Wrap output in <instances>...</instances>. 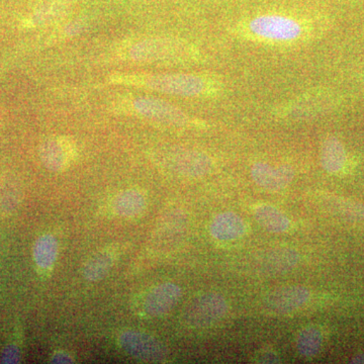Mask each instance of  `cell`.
I'll return each mask as SVG.
<instances>
[{"label":"cell","instance_id":"obj_17","mask_svg":"<svg viewBox=\"0 0 364 364\" xmlns=\"http://www.w3.org/2000/svg\"><path fill=\"white\" fill-rule=\"evenodd\" d=\"M146 198L138 191H127L117 196L112 208L114 214L124 219H134L142 215L146 208Z\"/></svg>","mask_w":364,"mask_h":364},{"label":"cell","instance_id":"obj_9","mask_svg":"<svg viewBox=\"0 0 364 364\" xmlns=\"http://www.w3.org/2000/svg\"><path fill=\"white\" fill-rule=\"evenodd\" d=\"M310 296V291L305 287H286L270 294L265 304L272 312L291 313L305 306Z\"/></svg>","mask_w":364,"mask_h":364},{"label":"cell","instance_id":"obj_26","mask_svg":"<svg viewBox=\"0 0 364 364\" xmlns=\"http://www.w3.org/2000/svg\"><path fill=\"white\" fill-rule=\"evenodd\" d=\"M351 363H364V353L358 354L351 360Z\"/></svg>","mask_w":364,"mask_h":364},{"label":"cell","instance_id":"obj_10","mask_svg":"<svg viewBox=\"0 0 364 364\" xmlns=\"http://www.w3.org/2000/svg\"><path fill=\"white\" fill-rule=\"evenodd\" d=\"M170 160L172 168L184 176L202 177L213 168L212 158L198 151H177Z\"/></svg>","mask_w":364,"mask_h":364},{"label":"cell","instance_id":"obj_4","mask_svg":"<svg viewBox=\"0 0 364 364\" xmlns=\"http://www.w3.org/2000/svg\"><path fill=\"white\" fill-rule=\"evenodd\" d=\"M228 308L227 301L221 294H203L188 306L184 313V320L195 328L207 327L224 317Z\"/></svg>","mask_w":364,"mask_h":364},{"label":"cell","instance_id":"obj_18","mask_svg":"<svg viewBox=\"0 0 364 364\" xmlns=\"http://www.w3.org/2000/svg\"><path fill=\"white\" fill-rule=\"evenodd\" d=\"M33 260L40 269L49 272L54 267L58 257V242L53 235L46 234L41 236L33 250Z\"/></svg>","mask_w":364,"mask_h":364},{"label":"cell","instance_id":"obj_6","mask_svg":"<svg viewBox=\"0 0 364 364\" xmlns=\"http://www.w3.org/2000/svg\"><path fill=\"white\" fill-rule=\"evenodd\" d=\"M181 298V287L174 284H159L151 289L143 301V310L150 317H161L170 312Z\"/></svg>","mask_w":364,"mask_h":364},{"label":"cell","instance_id":"obj_14","mask_svg":"<svg viewBox=\"0 0 364 364\" xmlns=\"http://www.w3.org/2000/svg\"><path fill=\"white\" fill-rule=\"evenodd\" d=\"M76 0H44L26 20L28 26L48 25L63 16Z\"/></svg>","mask_w":364,"mask_h":364},{"label":"cell","instance_id":"obj_13","mask_svg":"<svg viewBox=\"0 0 364 364\" xmlns=\"http://www.w3.org/2000/svg\"><path fill=\"white\" fill-rule=\"evenodd\" d=\"M246 232V224L240 215L232 212L215 215L210 223V233L219 241H234Z\"/></svg>","mask_w":364,"mask_h":364},{"label":"cell","instance_id":"obj_11","mask_svg":"<svg viewBox=\"0 0 364 364\" xmlns=\"http://www.w3.org/2000/svg\"><path fill=\"white\" fill-rule=\"evenodd\" d=\"M41 157L48 168L53 171H62L68 167L75 157L72 143L65 139L47 141L41 148Z\"/></svg>","mask_w":364,"mask_h":364},{"label":"cell","instance_id":"obj_20","mask_svg":"<svg viewBox=\"0 0 364 364\" xmlns=\"http://www.w3.org/2000/svg\"><path fill=\"white\" fill-rule=\"evenodd\" d=\"M116 261V253L112 250L100 251L90 257L83 267V275L90 282H98L109 274Z\"/></svg>","mask_w":364,"mask_h":364},{"label":"cell","instance_id":"obj_8","mask_svg":"<svg viewBox=\"0 0 364 364\" xmlns=\"http://www.w3.org/2000/svg\"><path fill=\"white\" fill-rule=\"evenodd\" d=\"M140 105L144 116L158 123L178 128L196 124L195 119H191L186 112L162 100H143L140 102Z\"/></svg>","mask_w":364,"mask_h":364},{"label":"cell","instance_id":"obj_12","mask_svg":"<svg viewBox=\"0 0 364 364\" xmlns=\"http://www.w3.org/2000/svg\"><path fill=\"white\" fill-rule=\"evenodd\" d=\"M324 109V95L320 91L305 93L289 102L286 107H282L280 114L282 117L289 119H310Z\"/></svg>","mask_w":364,"mask_h":364},{"label":"cell","instance_id":"obj_3","mask_svg":"<svg viewBox=\"0 0 364 364\" xmlns=\"http://www.w3.org/2000/svg\"><path fill=\"white\" fill-rule=\"evenodd\" d=\"M198 58V50L181 39L157 38L144 41L138 47L139 61L148 63L184 64Z\"/></svg>","mask_w":364,"mask_h":364},{"label":"cell","instance_id":"obj_25","mask_svg":"<svg viewBox=\"0 0 364 364\" xmlns=\"http://www.w3.org/2000/svg\"><path fill=\"white\" fill-rule=\"evenodd\" d=\"M259 363H279V358H277V355L274 354L270 353L268 352L267 355L263 356L262 358H260Z\"/></svg>","mask_w":364,"mask_h":364},{"label":"cell","instance_id":"obj_5","mask_svg":"<svg viewBox=\"0 0 364 364\" xmlns=\"http://www.w3.org/2000/svg\"><path fill=\"white\" fill-rule=\"evenodd\" d=\"M122 349L134 358L144 361H161L165 349L154 337L138 331H126L119 336Z\"/></svg>","mask_w":364,"mask_h":364},{"label":"cell","instance_id":"obj_1","mask_svg":"<svg viewBox=\"0 0 364 364\" xmlns=\"http://www.w3.org/2000/svg\"><path fill=\"white\" fill-rule=\"evenodd\" d=\"M238 33L255 42L267 44H291L308 39L311 23L293 14L267 13L242 21Z\"/></svg>","mask_w":364,"mask_h":364},{"label":"cell","instance_id":"obj_24","mask_svg":"<svg viewBox=\"0 0 364 364\" xmlns=\"http://www.w3.org/2000/svg\"><path fill=\"white\" fill-rule=\"evenodd\" d=\"M52 363H73V359L68 354L64 353V352H58L55 353L51 359Z\"/></svg>","mask_w":364,"mask_h":364},{"label":"cell","instance_id":"obj_7","mask_svg":"<svg viewBox=\"0 0 364 364\" xmlns=\"http://www.w3.org/2000/svg\"><path fill=\"white\" fill-rule=\"evenodd\" d=\"M251 176L260 188L269 191H279L293 181L294 171L289 165L274 167L268 163L257 162L251 168Z\"/></svg>","mask_w":364,"mask_h":364},{"label":"cell","instance_id":"obj_22","mask_svg":"<svg viewBox=\"0 0 364 364\" xmlns=\"http://www.w3.org/2000/svg\"><path fill=\"white\" fill-rule=\"evenodd\" d=\"M322 333L317 327L305 328L299 333L296 340V348L301 356L306 358L317 355L322 347Z\"/></svg>","mask_w":364,"mask_h":364},{"label":"cell","instance_id":"obj_16","mask_svg":"<svg viewBox=\"0 0 364 364\" xmlns=\"http://www.w3.org/2000/svg\"><path fill=\"white\" fill-rule=\"evenodd\" d=\"M299 260V254L293 249H275L262 256L260 264L267 273H282L293 269Z\"/></svg>","mask_w":364,"mask_h":364},{"label":"cell","instance_id":"obj_2","mask_svg":"<svg viewBox=\"0 0 364 364\" xmlns=\"http://www.w3.org/2000/svg\"><path fill=\"white\" fill-rule=\"evenodd\" d=\"M131 83L146 86L151 90L186 97H210L219 95L221 83L196 74H159L150 77H133Z\"/></svg>","mask_w":364,"mask_h":364},{"label":"cell","instance_id":"obj_19","mask_svg":"<svg viewBox=\"0 0 364 364\" xmlns=\"http://www.w3.org/2000/svg\"><path fill=\"white\" fill-rule=\"evenodd\" d=\"M254 217L261 226L272 233H284L289 228V218L272 205L256 207Z\"/></svg>","mask_w":364,"mask_h":364},{"label":"cell","instance_id":"obj_15","mask_svg":"<svg viewBox=\"0 0 364 364\" xmlns=\"http://www.w3.org/2000/svg\"><path fill=\"white\" fill-rule=\"evenodd\" d=\"M321 163L330 174L339 173L346 163V152L343 144L336 136H328L321 149Z\"/></svg>","mask_w":364,"mask_h":364},{"label":"cell","instance_id":"obj_21","mask_svg":"<svg viewBox=\"0 0 364 364\" xmlns=\"http://www.w3.org/2000/svg\"><path fill=\"white\" fill-rule=\"evenodd\" d=\"M21 191L14 177L6 176L0 181V213L11 215L20 205Z\"/></svg>","mask_w":364,"mask_h":364},{"label":"cell","instance_id":"obj_23","mask_svg":"<svg viewBox=\"0 0 364 364\" xmlns=\"http://www.w3.org/2000/svg\"><path fill=\"white\" fill-rule=\"evenodd\" d=\"M21 358L20 348L16 344H9L2 351L1 356H0V363L6 364L18 363Z\"/></svg>","mask_w":364,"mask_h":364}]
</instances>
